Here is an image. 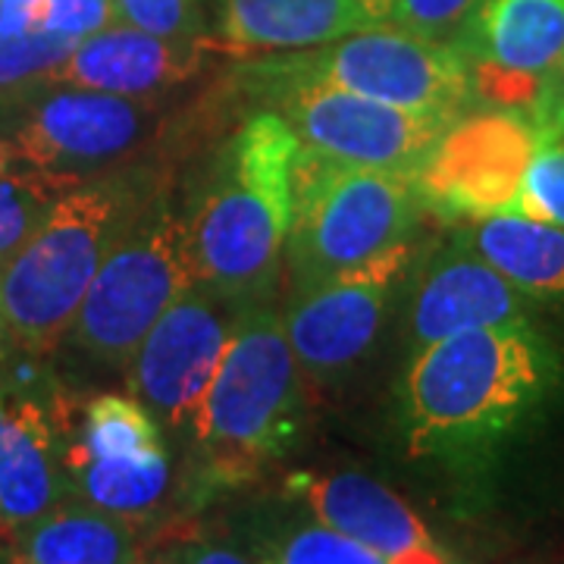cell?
Returning a JSON list of instances; mask_svg holds the SVG:
<instances>
[{
  "label": "cell",
  "mask_w": 564,
  "mask_h": 564,
  "mask_svg": "<svg viewBox=\"0 0 564 564\" xmlns=\"http://www.w3.org/2000/svg\"><path fill=\"white\" fill-rule=\"evenodd\" d=\"M558 380V351L530 321L414 348L402 380L408 452L417 458L484 455L508 440Z\"/></svg>",
  "instance_id": "1"
},
{
  "label": "cell",
  "mask_w": 564,
  "mask_h": 564,
  "mask_svg": "<svg viewBox=\"0 0 564 564\" xmlns=\"http://www.w3.org/2000/svg\"><path fill=\"white\" fill-rule=\"evenodd\" d=\"M302 141L261 110L226 141L188 229L195 282L226 302H263L285 267Z\"/></svg>",
  "instance_id": "2"
},
{
  "label": "cell",
  "mask_w": 564,
  "mask_h": 564,
  "mask_svg": "<svg viewBox=\"0 0 564 564\" xmlns=\"http://www.w3.org/2000/svg\"><path fill=\"white\" fill-rule=\"evenodd\" d=\"M158 195L139 170L61 192L29 239L0 263V314L13 345L51 351L73 329L104 258Z\"/></svg>",
  "instance_id": "3"
},
{
  "label": "cell",
  "mask_w": 564,
  "mask_h": 564,
  "mask_svg": "<svg viewBox=\"0 0 564 564\" xmlns=\"http://www.w3.org/2000/svg\"><path fill=\"white\" fill-rule=\"evenodd\" d=\"M299 377L280 311L267 302L242 304L192 417L217 477L236 484L292 443L302 408Z\"/></svg>",
  "instance_id": "4"
},
{
  "label": "cell",
  "mask_w": 564,
  "mask_h": 564,
  "mask_svg": "<svg viewBox=\"0 0 564 564\" xmlns=\"http://www.w3.org/2000/svg\"><path fill=\"white\" fill-rule=\"evenodd\" d=\"M423 202L414 180L326 161L302 148L285 267L295 289L345 273L411 242Z\"/></svg>",
  "instance_id": "5"
},
{
  "label": "cell",
  "mask_w": 564,
  "mask_h": 564,
  "mask_svg": "<svg viewBox=\"0 0 564 564\" xmlns=\"http://www.w3.org/2000/svg\"><path fill=\"white\" fill-rule=\"evenodd\" d=\"M239 82L267 110L280 113L302 148L326 161L370 166L414 180L445 129L455 120L411 113L311 76L289 54L248 63Z\"/></svg>",
  "instance_id": "6"
},
{
  "label": "cell",
  "mask_w": 564,
  "mask_h": 564,
  "mask_svg": "<svg viewBox=\"0 0 564 564\" xmlns=\"http://www.w3.org/2000/svg\"><path fill=\"white\" fill-rule=\"evenodd\" d=\"M192 285L198 282L185 217L158 192L104 258L69 336L91 358L126 367L148 329Z\"/></svg>",
  "instance_id": "7"
},
{
  "label": "cell",
  "mask_w": 564,
  "mask_h": 564,
  "mask_svg": "<svg viewBox=\"0 0 564 564\" xmlns=\"http://www.w3.org/2000/svg\"><path fill=\"white\" fill-rule=\"evenodd\" d=\"M151 126L154 98L44 85L3 122L0 151L22 173L66 192L117 173L151 135Z\"/></svg>",
  "instance_id": "8"
},
{
  "label": "cell",
  "mask_w": 564,
  "mask_h": 564,
  "mask_svg": "<svg viewBox=\"0 0 564 564\" xmlns=\"http://www.w3.org/2000/svg\"><path fill=\"white\" fill-rule=\"evenodd\" d=\"M289 61L311 76L411 113L458 120L480 107L470 63L455 41L421 39L392 25H370L311 51H292Z\"/></svg>",
  "instance_id": "9"
},
{
  "label": "cell",
  "mask_w": 564,
  "mask_h": 564,
  "mask_svg": "<svg viewBox=\"0 0 564 564\" xmlns=\"http://www.w3.org/2000/svg\"><path fill=\"white\" fill-rule=\"evenodd\" d=\"M536 144V126L524 110L474 107L433 144L414 176V188L423 207L445 220L477 223L518 214Z\"/></svg>",
  "instance_id": "10"
},
{
  "label": "cell",
  "mask_w": 564,
  "mask_h": 564,
  "mask_svg": "<svg viewBox=\"0 0 564 564\" xmlns=\"http://www.w3.org/2000/svg\"><path fill=\"white\" fill-rule=\"evenodd\" d=\"M408 261L411 242L292 292L282 326L304 377L333 380L361 361L380 336Z\"/></svg>",
  "instance_id": "11"
},
{
  "label": "cell",
  "mask_w": 564,
  "mask_h": 564,
  "mask_svg": "<svg viewBox=\"0 0 564 564\" xmlns=\"http://www.w3.org/2000/svg\"><path fill=\"white\" fill-rule=\"evenodd\" d=\"M455 44L477 104L530 113L564 54V0H480Z\"/></svg>",
  "instance_id": "12"
},
{
  "label": "cell",
  "mask_w": 564,
  "mask_h": 564,
  "mask_svg": "<svg viewBox=\"0 0 564 564\" xmlns=\"http://www.w3.org/2000/svg\"><path fill=\"white\" fill-rule=\"evenodd\" d=\"M226 304L236 302H226L204 285H192L163 311L129 358V389L154 421L182 426L195 417L220 367L229 326L239 314L226 317Z\"/></svg>",
  "instance_id": "13"
},
{
  "label": "cell",
  "mask_w": 564,
  "mask_h": 564,
  "mask_svg": "<svg viewBox=\"0 0 564 564\" xmlns=\"http://www.w3.org/2000/svg\"><path fill=\"white\" fill-rule=\"evenodd\" d=\"M207 39H163L126 22L76 41L69 57L51 73V85L107 91L122 98H154L202 69Z\"/></svg>",
  "instance_id": "14"
},
{
  "label": "cell",
  "mask_w": 564,
  "mask_h": 564,
  "mask_svg": "<svg viewBox=\"0 0 564 564\" xmlns=\"http://www.w3.org/2000/svg\"><path fill=\"white\" fill-rule=\"evenodd\" d=\"M314 518L358 540L389 564H448L414 508L355 470L304 477L299 484Z\"/></svg>",
  "instance_id": "15"
},
{
  "label": "cell",
  "mask_w": 564,
  "mask_h": 564,
  "mask_svg": "<svg viewBox=\"0 0 564 564\" xmlns=\"http://www.w3.org/2000/svg\"><path fill=\"white\" fill-rule=\"evenodd\" d=\"M524 321L527 295L458 239L421 276L411 302V345L423 348L458 333Z\"/></svg>",
  "instance_id": "16"
},
{
  "label": "cell",
  "mask_w": 564,
  "mask_h": 564,
  "mask_svg": "<svg viewBox=\"0 0 564 564\" xmlns=\"http://www.w3.org/2000/svg\"><path fill=\"white\" fill-rule=\"evenodd\" d=\"M380 25L377 0H223V39L242 54H292Z\"/></svg>",
  "instance_id": "17"
},
{
  "label": "cell",
  "mask_w": 564,
  "mask_h": 564,
  "mask_svg": "<svg viewBox=\"0 0 564 564\" xmlns=\"http://www.w3.org/2000/svg\"><path fill=\"white\" fill-rule=\"evenodd\" d=\"M66 496V464L54 423L35 402L10 404L0 455V536L10 543Z\"/></svg>",
  "instance_id": "18"
},
{
  "label": "cell",
  "mask_w": 564,
  "mask_h": 564,
  "mask_svg": "<svg viewBox=\"0 0 564 564\" xmlns=\"http://www.w3.org/2000/svg\"><path fill=\"white\" fill-rule=\"evenodd\" d=\"M135 524L88 502H61L10 540L7 564H132Z\"/></svg>",
  "instance_id": "19"
},
{
  "label": "cell",
  "mask_w": 564,
  "mask_h": 564,
  "mask_svg": "<svg viewBox=\"0 0 564 564\" xmlns=\"http://www.w3.org/2000/svg\"><path fill=\"white\" fill-rule=\"evenodd\" d=\"M462 242L527 299L564 302V226L499 214L474 223Z\"/></svg>",
  "instance_id": "20"
},
{
  "label": "cell",
  "mask_w": 564,
  "mask_h": 564,
  "mask_svg": "<svg viewBox=\"0 0 564 564\" xmlns=\"http://www.w3.org/2000/svg\"><path fill=\"white\" fill-rule=\"evenodd\" d=\"M66 474L82 496V502L101 511L139 521L163 502L170 489V452H144L129 458H85L63 455Z\"/></svg>",
  "instance_id": "21"
},
{
  "label": "cell",
  "mask_w": 564,
  "mask_h": 564,
  "mask_svg": "<svg viewBox=\"0 0 564 564\" xmlns=\"http://www.w3.org/2000/svg\"><path fill=\"white\" fill-rule=\"evenodd\" d=\"M166 448L161 426L154 414L126 395H98L85 408L82 430L76 445L66 448V455H85V458H129Z\"/></svg>",
  "instance_id": "22"
},
{
  "label": "cell",
  "mask_w": 564,
  "mask_h": 564,
  "mask_svg": "<svg viewBox=\"0 0 564 564\" xmlns=\"http://www.w3.org/2000/svg\"><path fill=\"white\" fill-rule=\"evenodd\" d=\"M263 564H389L358 540L339 530L314 524H295L282 530L261 549Z\"/></svg>",
  "instance_id": "23"
},
{
  "label": "cell",
  "mask_w": 564,
  "mask_h": 564,
  "mask_svg": "<svg viewBox=\"0 0 564 564\" xmlns=\"http://www.w3.org/2000/svg\"><path fill=\"white\" fill-rule=\"evenodd\" d=\"M57 195L61 188L22 173L0 151V263L29 239Z\"/></svg>",
  "instance_id": "24"
},
{
  "label": "cell",
  "mask_w": 564,
  "mask_h": 564,
  "mask_svg": "<svg viewBox=\"0 0 564 564\" xmlns=\"http://www.w3.org/2000/svg\"><path fill=\"white\" fill-rule=\"evenodd\" d=\"M518 214L530 220L555 223L564 226V144L540 141L536 154L527 166Z\"/></svg>",
  "instance_id": "25"
},
{
  "label": "cell",
  "mask_w": 564,
  "mask_h": 564,
  "mask_svg": "<svg viewBox=\"0 0 564 564\" xmlns=\"http://www.w3.org/2000/svg\"><path fill=\"white\" fill-rule=\"evenodd\" d=\"M117 22L163 39H204V0H113Z\"/></svg>",
  "instance_id": "26"
},
{
  "label": "cell",
  "mask_w": 564,
  "mask_h": 564,
  "mask_svg": "<svg viewBox=\"0 0 564 564\" xmlns=\"http://www.w3.org/2000/svg\"><path fill=\"white\" fill-rule=\"evenodd\" d=\"M480 0H389V25L433 41H455Z\"/></svg>",
  "instance_id": "27"
},
{
  "label": "cell",
  "mask_w": 564,
  "mask_h": 564,
  "mask_svg": "<svg viewBox=\"0 0 564 564\" xmlns=\"http://www.w3.org/2000/svg\"><path fill=\"white\" fill-rule=\"evenodd\" d=\"M117 22L113 0H44L41 32L82 41Z\"/></svg>",
  "instance_id": "28"
},
{
  "label": "cell",
  "mask_w": 564,
  "mask_h": 564,
  "mask_svg": "<svg viewBox=\"0 0 564 564\" xmlns=\"http://www.w3.org/2000/svg\"><path fill=\"white\" fill-rule=\"evenodd\" d=\"M530 120L536 126L540 141H558L564 144V91L543 88L540 101L533 104Z\"/></svg>",
  "instance_id": "29"
},
{
  "label": "cell",
  "mask_w": 564,
  "mask_h": 564,
  "mask_svg": "<svg viewBox=\"0 0 564 564\" xmlns=\"http://www.w3.org/2000/svg\"><path fill=\"white\" fill-rule=\"evenodd\" d=\"M44 0H0V35H25L41 29Z\"/></svg>",
  "instance_id": "30"
},
{
  "label": "cell",
  "mask_w": 564,
  "mask_h": 564,
  "mask_svg": "<svg viewBox=\"0 0 564 564\" xmlns=\"http://www.w3.org/2000/svg\"><path fill=\"white\" fill-rule=\"evenodd\" d=\"M182 564H263L254 562V558H248L242 552H236V549H226V545H188L185 552H182Z\"/></svg>",
  "instance_id": "31"
},
{
  "label": "cell",
  "mask_w": 564,
  "mask_h": 564,
  "mask_svg": "<svg viewBox=\"0 0 564 564\" xmlns=\"http://www.w3.org/2000/svg\"><path fill=\"white\" fill-rule=\"evenodd\" d=\"M7 426H10V404L0 395V455H3V443H7Z\"/></svg>",
  "instance_id": "32"
},
{
  "label": "cell",
  "mask_w": 564,
  "mask_h": 564,
  "mask_svg": "<svg viewBox=\"0 0 564 564\" xmlns=\"http://www.w3.org/2000/svg\"><path fill=\"white\" fill-rule=\"evenodd\" d=\"M545 88H552V91H564V54H562V61H558V66L552 69V76L545 79Z\"/></svg>",
  "instance_id": "33"
},
{
  "label": "cell",
  "mask_w": 564,
  "mask_h": 564,
  "mask_svg": "<svg viewBox=\"0 0 564 564\" xmlns=\"http://www.w3.org/2000/svg\"><path fill=\"white\" fill-rule=\"evenodd\" d=\"M132 564H182V555H173V552H166V555H154V558H144V562H135Z\"/></svg>",
  "instance_id": "34"
},
{
  "label": "cell",
  "mask_w": 564,
  "mask_h": 564,
  "mask_svg": "<svg viewBox=\"0 0 564 564\" xmlns=\"http://www.w3.org/2000/svg\"><path fill=\"white\" fill-rule=\"evenodd\" d=\"M10 329H7V323H3V314H0V358L7 355V348H10Z\"/></svg>",
  "instance_id": "35"
}]
</instances>
